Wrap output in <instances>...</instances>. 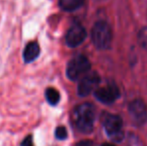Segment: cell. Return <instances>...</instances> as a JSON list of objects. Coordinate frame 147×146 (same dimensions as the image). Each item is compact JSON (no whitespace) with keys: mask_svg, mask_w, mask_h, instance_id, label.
Instances as JSON below:
<instances>
[{"mask_svg":"<svg viewBox=\"0 0 147 146\" xmlns=\"http://www.w3.org/2000/svg\"><path fill=\"white\" fill-rule=\"evenodd\" d=\"M68 136L67 129L64 126H58L55 129V137L58 140H65Z\"/></svg>","mask_w":147,"mask_h":146,"instance_id":"4fadbf2b","label":"cell"},{"mask_svg":"<svg viewBox=\"0 0 147 146\" xmlns=\"http://www.w3.org/2000/svg\"><path fill=\"white\" fill-rule=\"evenodd\" d=\"M128 111L133 119V121L137 124H143L147 118V107L141 99H134L129 103Z\"/></svg>","mask_w":147,"mask_h":146,"instance_id":"ba28073f","label":"cell"},{"mask_svg":"<svg viewBox=\"0 0 147 146\" xmlns=\"http://www.w3.org/2000/svg\"><path fill=\"white\" fill-rule=\"evenodd\" d=\"M101 146H115V145L112 144V143H103Z\"/></svg>","mask_w":147,"mask_h":146,"instance_id":"2e32d148","label":"cell"},{"mask_svg":"<svg viewBox=\"0 0 147 146\" xmlns=\"http://www.w3.org/2000/svg\"><path fill=\"white\" fill-rule=\"evenodd\" d=\"M20 146H35L34 145V140H33V135L29 134L23 139V141L21 142Z\"/></svg>","mask_w":147,"mask_h":146,"instance_id":"5bb4252c","label":"cell"},{"mask_svg":"<svg viewBox=\"0 0 147 146\" xmlns=\"http://www.w3.org/2000/svg\"><path fill=\"white\" fill-rule=\"evenodd\" d=\"M100 83V76L96 72L87 73L81 78L77 86V93L80 97L88 96L92 91L97 89Z\"/></svg>","mask_w":147,"mask_h":146,"instance_id":"5b68a950","label":"cell"},{"mask_svg":"<svg viewBox=\"0 0 147 146\" xmlns=\"http://www.w3.org/2000/svg\"><path fill=\"white\" fill-rule=\"evenodd\" d=\"M102 124L105 132L111 140L119 142L123 139V122L118 115L104 114Z\"/></svg>","mask_w":147,"mask_h":146,"instance_id":"277c9868","label":"cell"},{"mask_svg":"<svg viewBox=\"0 0 147 146\" xmlns=\"http://www.w3.org/2000/svg\"><path fill=\"white\" fill-rule=\"evenodd\" d=\"M91 64L84 55H78L68 62L66 67V75L72 81L78 80L81 76L87 74L90 70Z\"/></svg>","mask_w":147,"mask_h":146,"instance_id":"3957f363","label":"cell"},{"mask_svg":"<svg viewBox=\"0 0 147 146\" xmlns=\"http://www.w3.org/2000/svg\"><path fill=\"white\" fill-rule=\"evenodd\" d=\"M138 42L143 47L147 49V27H143L138 33Z\"/></svg>","mask_w":147,"mask_h":146,"instance_id":"7c38bea8","label":"cell"},{"mask_svg":"<svg viewBox=\"0 0 147 146\" xmlns=\"http://www.w3.org/2000/svg\"><path fill=\"white\" fill-rule=\"evenodd\" d=\"M113 33L110 25L106 21L99 20L93 25L91 30V39L98 49H107L112 42Z\"/></svg>","mask_w":147,"mask_h":146,"instance_id":"7a4b0ae2","label":"cell"},{"mask_svg":"<svg viewBox=\"0 0 147 146\" xmlns=\"http://www.w3.org/2000/svg\"><path fill=\"white\" fill-rule=\"evenodd\" d=\"M95 110L92 104L82 103L73 111V121L75 127L82 133H90L94 126Z\"/></svg>","mask_w":147,"mask_h":146,"instance_id":"6da1fadb","label":"cell"},{"mask_svg":"<svg viewBox=\"0 0 147 146\" xmlns=\"http://www.w3.org/2000/svg\"><path fill=\"white\" fill-rule=\"evenodd\" d=\"M85 0H59V6L63 11L73 12L79 9Z\"/></svg>","mask_w":147,"mask_h":146,"instance_id":"30bf717a","label":"cell"},{"mask_svg":"<svg viewBox=\"0 0 147 146\" xmlns=\"http://www.w3.org/2000/svg\"><path fill=\"white\" fill-rule=\"evenodd\" d=\"M45 99L49 105L56 106L60 101V93L57 89L53 87H48L45 90Z\"/></svg>","mask_w":147,"mask_h":146,"instance_id":"8fae6325","label":"cell"},{"mask_svg":"<svg viewBox=\"0 0 147 146\" xmlns=\"http://www.w3.org/2000/svg\"><path fill=\"white\" fill-rule=\"evenodd\" d=\"M40 55V46L36 41H31L25 46L23 50V61L25 63H31L35 61Z\"/></svg>","mask_w":147,"mask_h":146,"instance_id":"9c48e42d","label":"cell"},{"mask_svg":"<svg viewBox=\"0 0 147 146\" xmlns=\"http://www.w3.org/2000/svg\"><path fill=\"white\" fill-rule=\"evenodd\" d=\"M87 32L85 28L79 23H75L68 29L65 36V41L68 47L75 48L83 43V41L86 39Z\"/></svg>","mask_w":147,"mask_h":146,"instance_id":"8992f818","label":"cell"},{"mask_svg":"<svg viewBox=\"0 0 147 146\" xmlns=\"http://www.w3.org/2000/svg\"><path fill=\"white\" fill-rule=\"evenodd\" d=\"M94 95L98 101L104 104H111L116 101L120 92L115 83H109L106 86L97 88L94 91Z\"/></svg>","mask_w":147,"mask_h":146,"instance_id":"52a82bcc","label":"cell"},{"mask_svg":"<svg viewBox=\"0 0 147 146\" xmlns=\"http://www.w3.org/2000/svg\"><path fill=\"white\" fill-rule=\"evenodd\" d=\"M76 146H93L92 143L89 142V141H81V142L77 143Z\"/></svg>","mask_w":147,"mask_h":146,"instance_id":"9a60e30c","label":"cell"}]
</instances>
